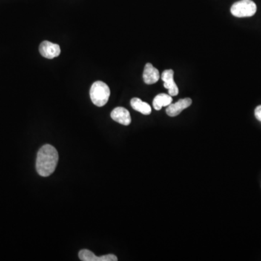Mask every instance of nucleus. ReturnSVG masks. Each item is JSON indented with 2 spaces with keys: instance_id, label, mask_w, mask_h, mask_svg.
<instances>
[{
  "instance_id": "obj_1",
  "label": "nucleus",
  "mask_w": 261,
  "mask_h": 261,
  "mask_svg": "<svg viewBox=\"0 0 261 261\" xmlns=\"http://www.w3.org/2000/svg\"><path fill=\"white\" fill-rule=\"evenodd\" d=\"M58 151L53 146L45 144L39 149L36 158V168L37 173L43 177L50 176L58 165Z\"/></svg>"
},
{
  "instance_id": "obj_2",
  "label": "nucleus",
  "mask_w": 261,
  "mask_h": 261,
  "mask_svg": "<svg viewBox=\"0 0 261 261\" xmlns=\"http://www.w3.org/2000/svg\"><path fill=\"white\" fill-rule=\"evenodd\" d=\"M90 94L92 102L98 107H102L108 102L110 90L105 83L98 81L92 84Z\"/></svg>"
},
{
  "instance_id": "obj_3",
  "label": "nucleus",
  "mask_w": 261,
  "mask_h": 261,
  "mask_svg": "<svg viewBox=\"0 0 261 261\" xmlns=\"http://www.w3.org/2000/svg\"><path fill=\"white\" fill-rule=\"evenodd\" d=\"M257 11V6L252 0H241L236 1L231 7V13L237 18L251 17Z\"/></svg>"
},
{
  "instance_id": "obj_4",
  "label": "nucleus",
  "mask_w": 261,
  "mask_h": 261,
  "mask_svg": "<svg viewBox=\"0 0 261 261\" xmlns=\"http://www.w3.org/2000/svg\"><path fill=\"white\" fill-rule=\"evenodd\" d=\"M61 47L58 44H53L48 41H44L39 46V52L41 56L47 59H53L59 56L61 54Z\"/></svg>"
},
{
  "instance_id": "obj_5",
  "label": "nucleus",
  "mask_w": 261,
  "mask_h": 261,
  "mask_svg": "<svg viewBox=\"0 0 261 261\" xmlns=\"http://www.w3.org/2000/svg\"><path fill=\"white\" fill-rule=\"evenodd\" d=\"M174 72L171 69L165 70L161 75V79L164 82V87L168 91V95L171 97L176 96L179 94V88L173 80Z\"/></svg>"
},
{
  "instance_id": "obj_6",
  "label": "nucleus",
  "mask_w": 261,
  "mask_h": 261,
  "mask_svg": "<svg viewBox=\"0 0 261 261\" xmlns=\"http://www.w3.org/2000/svg\"><path fill=\"white\" fill-rule=\"evenodd\" d=\"M193 103V100L190 98H184L179 99L174 104H170L166 108V113L170 117H175L179 116L183 110L188 108Z\"/></svg>"
},
{
  "instance_id": "obj_7",
  "label": "nucleus",
  "mask_w": 261,
  "mask_h": 261,
  "mask_svg": "<svg viewBox=\"0 0 261 261\" xmlns=\"http://www.w3.org/2000/svg\"><path fill=\"white\" fill-rule=\"evenodd\" d=\"M80 260L82 261H117L118 258L115 255L108 254L98 257L89 250H82L78 253Z\"/></svg>"
},
{
  "instance_id": "obj_8",
  "label": "nucleus",
  "mask_w": 261,
  "mask_h": 261,
  "mask_svg": "<svg viewBox=\"0 0 261 261\" xmlns=\"http://www.w3.org/2000/svg\"><path fill=\"white\" fill-rule=\"evenodd\" d=\"M112 119L118 124L124 126H129L131 122V118L128 110L122 107H116L110 114Z\"/></svg>"
},
{
  "instance_id": "obj_9",
  "label": "nucleus",
  "mask_w": 261,
  "mask_h": 261,
  "mask_svg": "<svg viewBox=\"0 0 261 261\" xmlns=\"http://www.w3.org/2000/svg\"><path fill=\"white\" fill-rule=\"evenodd\" d=\"M160 78L159 70L151 64H147L144 69L143 79L147 84H154Z\"/></svg>"
},
{
  "instance_id": "obj_10",
  "label": "nucleus",
  "mask_w": 261,
  "mask_h": 261,
  "mask_svg": "<svg viewBox=\"0 0 261 261\" xmlns=\"http://www.w3.org/2000/svg\"><path fill=\"white\" fill-rule=\"evenodd\" d=\"M130 106L133 110L139 112L144 115H150L152 112V108L150 104L147 102H143L139 98H133L130 100Z\"/></svg>"
},
{
  "instance_id": "obj_11",
  "label": "nucleus",
  "mask_w": 261,
  "mask_h": 261,
  "mask_svg": "<svg viewBox=\"0 0 261 261\" xmlns=\"http://www.w3.org/2000/svg\"><path fill=\"white\" fill-rule=\"evenodd\" d=\"M172 97L167 94H159L153 99V107L155 110H161L163 107H168L172 103Z\"/></svg>"
},
{
  "instance_id": "obj_12",
  "label": "nucleus",
  "mask_w": 261,
  "mask_h": 261,
  "mask_svg": "<svg viewBox=\"0 0 261 261\" xmlns=\"http://www.w3.org/2000/svg\"><path fill=\"white\" fill-rule=\"evenodd\" d=\"M255 116L261 122V105L258 106L255 110Z\"/></svg>"
}]
</instances>
